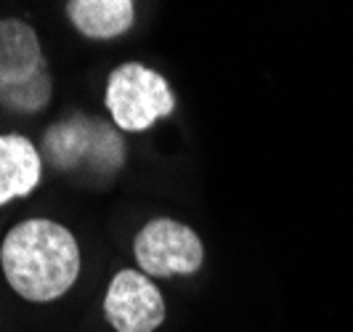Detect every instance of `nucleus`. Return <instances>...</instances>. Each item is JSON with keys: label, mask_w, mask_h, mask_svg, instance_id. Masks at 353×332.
<instances>
[{"label": "nucleus", "mask_w": 353, "mask_h": 332, "mask_svg": "<svg viewBox=\"0 0 353 332\" xmlns=\"http://www.w3.org/2000/svg\"><path fill=\"white\" fill-rule=\"evenodd\" d=\"M0 266L11 290L32 303H51L80 277V247L67 226L30 218L11 228L0 245Z\"/></svg>", "instance_id": "obj_1"}, {"label": "nucleus", "mask_w": 353, "mask_h": 332, "mask_svg": "<svg viewBox=\"0 0 353 332\" xmlns=\"http://www.w3.org/2000/svg\"><path fill=\"white\" fill-rule=\"evenodd\" d=\"M104 101L114 125L128 133H143L176 112V93L168 80L139 61L120 64L109 75Z\"/></svg>", "instance_id": "obj_2"}, {"label": "nucleus", "mask_w": 353, "mask_h": 332, "mask_svg": "<svg viewBox=\"0 0 353 332\" xmlns=\"http://www.w3.org/2000/svg\"><path fill=\"white\" fill-rule=\"evenodd\" d=\"M43 155L56 170L83 168L88 159L99 175H112L123 165L125 146L106 123L77 115L70 120H59L46 130Z\"/></svg>", "instance_id": "obj_3"}, {"label": "nucleus", "mask_w": 353, "mask_h": 332, "mask_svg": "<svg viewBox=\"0 0 353 332\" xmlns=\"http://www.w3.org/2000/svg\"><path fill=\"white\" fill-rule=\"evenodd\" d=\"M133 253L146 277H192L205 261L199 234L173 218L149 221L136 234Z\"/></svg>", "instance_id": "obj_4"}, {"label": "nucleus", "mask_w": 353, "mask_h": 332, "mask_svg": "<svg viewBox=\"0 0 353 332\" xmlns=\"http://www.w3.org/2000/svg\"><path fill=\"white\" fill-rule=\"evenodd\" d=\"M104 316L117 332H154L165 322V300L152 277L123 268L106 287Z\"/></svg>", "instance_id": "obj_5"}, {"label": "nucleus", "mask_w": 353, "mask_h": 332, "mask_svg": "<svg viewBox=\"0 0 353 332\" xmlns=\"http://www.w3.org/2000/svg\"><path fill=\"white\" fill-rule=\"evenodd\" d=\"M46 70L37 32L21 19H0V88L27 83Z\"/></svg>", "instance_id": "obj_6"}, {"label": "nucleus", "mask_w": 353, "mask_h": 332, "mask_svg": "<svg viewBox=\"0 0 353 332\" xmlns=\"http://www.w3.org/2000/svg\"><path fill=\"white\" fill-rule=\"evenodd\" d=\"M43 178V157L27 136H0V208L35 192Z\"/></svg>", "instance_id": "obj_7"}, {"label": "nucleus", "mask_w": 353, "mask_h": 332, "mask_svg": "<svg viewBox=\"0 0 353 332\" xmlns=\"http://www.w3.org/2000/svg\"><path fill=\"white\" fill-rule=\"evenodd\" d=\"M67 17L80 35L90 40H112L133 27L136 6L133 0H70Z\"/></svg>", "instance_id": "obj_8"}, {"label": "nucleus", "mask_w": 353, "mask_h": 332, "mask_svg": "<svg viewBox=\"0 0 353 332\" xmlns=\"http://www.w3.org/2000/svg\"><path fill=\"white\" fill-rule=\"evenodd\" d=\"M53 80L48 72L37 75L27 83H17V86L0 88V106H6L8 112L17 115H35L40 109H46L51 101Z\"/></svg>", "instance_id": "obj_9"}]
</instances>
